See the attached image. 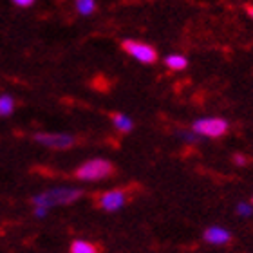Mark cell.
Listing matches in <instances>:
<instances>
[{
    "label": "cell",
    "mask_w": 253,
    "mask_h": 253,
    "mask_svg": "<svg viewBox=\"0 0 253 253\" xmlns=\"http://www.w3.org/2000/svg\"><path fill=\"white\" fill-rule=\"evenodd\" d=\"M114 174V165L105 158H94V159H87L85 163H82L76 169L74 175L76 179L80 181H101L107 179L109 175Z\"/></svg>",
    "instance_id": "obj_1"
},
{
    "label": "cell",
    "mask_w": 253,
    "mask_h": 253,
    "mask_svg": "<svg viewBox=\"0 0 253 253\" xmlns=\"http://www.w3.org/2000/svg\"><path fill=\"white\" fill-rule=\"evenodd\" d=\"M80 195H82V190L78 188H54V190H47L43 194L35 195L33 197V205L49 210L51 206L74 203L76 199H80Z\"/></svg>",
    "instance_id": "obj_2"
},
{
    "label": "cell",
    "mask_w": 253,
    "mask_h": 253,
    "mask_svg": "<svg viewBox=\"0 0 253 253\" xmlns=\"http://www.w3.org/2000/svg\"><path fill=\"white\" fill-rule=\"evenodd\" d=\"M122 49L130 58H134L139 63H145V65H152V63L158 62V49L147 42L136 40V38L122 40Z\"/></svg>",
    "instance_id": "obj_3"
},
{
    "label": "cell",
    "mask_w": 253,
    "mask_h": 253,
    "mask_svg": "<svg viewBox=\"0 0 253 253\" xmlns=\"http://www.w3.org/2000/svg\"><path fill=\"white\" fill-rule=\"evenodd\" d=\"M230 123L224 118L219 116H208V118H199L192 123V130L197 132L201 137H210V139H219L228 132Z\"/></svg>",
    "instance_id": "obj_4"
},
{
    "label": "cell",
    "mask_w": 253,
    "mask_h": 253,
    "mask_svg": "<svg viewBox=\"0 0 253 253\" xmlns=\"http://www.w3.org/2000/svg\"><path fill=\"white\" fill-rule=\"evenodd\" d=\"M33 139L40 143L42 147L53 148V150H65L74 145V137L63 132H37L33 134Z\"/></svg>",
    "instance_id": "obj_5"
},
{
    "label": "cell",
    "mask_w": 253,
    "mask_h": 253,
    "mask_svg": "<svg viewBox=\"0 0 253 253\" xmlns=\"http://www.w3.org/2000/svg\"><path fill=\"white\" fill-rule=\"evenodd\" d=\"M126 203V194L125 190H109V192H103V194L98 195L96 199V205L98 208L105 211H118L122 210Z\"/></svg>",
    "instance_id": "obj_6"
},
{
    "label": "cell",
    "mask_w": 253,
    "mask_h": 253,
    "mask_svg": "<svg viewBox=\"0 0 253 253\" xmlns=\"http://www.w3.org/2000/svg\"><path fill=\"white\" fill-rule=\"evenodd\" d=\"M203 239H205L206 243L215 244V246H222V244H228L232 241V233L222 226H210L205 230Z\"/></svg>",
    "instance_id": "obj_7"
},
{
    "label": "cell",
    "mask_w": 253,
    "mask_h": 253,
    "mask_svg": "<svg viewBox=\"0 0 253 253\" xmlns=\"http://www.w3.org/2000/svg\"><path fill=\"white\" fill-rule=\"evenodd\" d=\"M111 120H112V125L116 126V130L123 132V134H128V132H132V128H134L132 118L123 114V112H114Z\"/></svg>",
    "instance_id": "obj_8"
},
{
    "label": "cell",
    "mask_w": 253,
    "mask_h": 253,
    "mask_svg": "<svg viewBox=\"0 0 253 253\" xmlns=\"http://www.w3.org/2000/svg\"><path fill=\"white\" fill-rule=\"evenodd\" d=\"M163 63L170 71H185V69L188 67V58H186L185 54L172 53L163 60Z\"/></svg>",
    "instance_id": "obj_9"
},
{
    "label": "cell",
    "mask_w": 253,
    "mask_h": 253,
    "mask_svg": "<svg viewBox=\"0 0 253 253\" xmlns=\"http://www.w3.org/2000/svg\"><path fill=\"white\" fill-rule=\"evenodd\" d=\"M71 253H100V248L96 244L89 243V241H73L71 248H69Z\"/></svg>",
    "instance_id": "obj_10"
},
{
    "label": "cell",
    "mask_w": 253,
    "mask_h": 253,
    "mask_svg": "<svg viewBox=\"0 0 253 253\" xmlns=\"http://www.w3.org/2000/svg\"><path fill=\"white\" fill-rule=\"evenodd\" d=\"M15 112V98L11 94H0V118H9Z\"/></svg>",
    "instance_id": "obj_11"
},
{
    "label": "cell",
    "mask_w": 253,
    "mask_h": 253,
    "mask_svg": "<svg viewBox=\"0 0 253 253\" xmlns=\"http://www.w3.org/2000/svg\"><path fill=\"white\" fill-rule=\"evenodd\" d=\"M74 5L82 16H90L96 11V0H74Z\"/></svg>",
    "instance_id": "obj_12"
},
{
    "label": "cell",
    "mask_w": 253,
    "mask_h": 253,
    "mask_svg": "<svg viewBox=\"0 0 253 253\" xmlns=\"http://www.w3.org/2000/svg\"><path fill=\"white\" fill-rule=\"evenodd\" d=\"M177 136L183 139V141H186V143H199L203 137L197 134V132H194L192 128H188V130H179L177 132Z\"/></svg>",
    "instance_id": "obj_13"
},
{
    "label": "cell",
    "mask_w": 253,
    "mask_h": 253,
    "mask_svg": "<svg viewBox=\"0 0 253 253\" xmlns=\"http://www.w3.org/2000/svg\"><path fill=\"white\" fill-rule=\"evenodd\" d=\"M237 213H239V215L250 217L253 213V206L248 205V203H239V205H237Z\"/></svg>",
    "instance_id": "obj_14"
},
{
    "label": "cell",
    "mask_w": 253,
    "mask_h": 253,
    "mask_svg": "<svg viewBox=\"0 0 253 253\" xmlns=\"http://www.w3.org/2000/svg\"><path fill=\"white\" fill-rule=\"evenodd\" d=\"M11 2H13L16 7H31L37 0H11Z\"/></svg>",
    "instance_id": "obj_15"
},
{
    "label": "cell",
    "mask_w": 253,
    "mask_h": 253,
    "mask_svg": "<svg viewBox=\"0 0 253 253\" xmlns=\"http://www.w3.org/2000/svg\"><path fill=\"white\" fill-rule=\"evenodd\" d=\"M233 163H235V165H239V167H243V165H246V163H248V159L244 158L243 154H235V156H233Z\"/></svg>",
    "instance_id": "obj_16"
},
{
    "label": "cell",
    "mask_w": 253,
    "mask_h": 253,
    "mask_svg": "<svg viewBox=\"0 0 253 253\" xmlns=\"http://www.w3.org/2000/svg\"><path fill=\"white\" fill-rule=\"evenodd\" d=\"M246 13L250 15V18H253V5H248V7H246Z\"/></svg>",
    "instance_id": "obj_17"
}]
</instances>
